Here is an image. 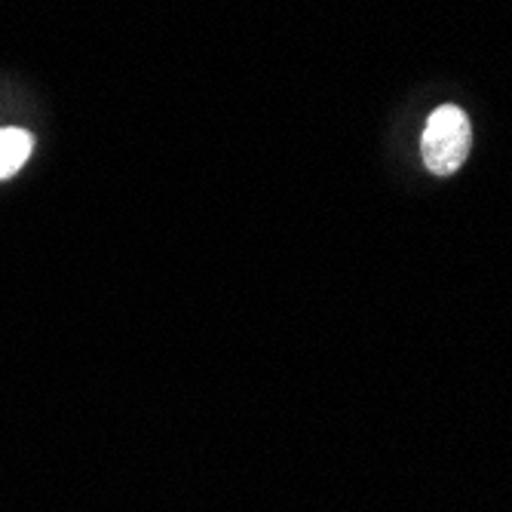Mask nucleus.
I'll list each match as a JSON object with an SVG mask.
<instances>
[{
    "label": "nucleus",
    "mask_w": 512,
    "mask_h": 512,
    "mask_svg": "<svg viewBox=\"0 0 512 512\" xmlns=\"http://www.w3.org/2000/svg\"><path fill=\"white\" fill-rule=\"evenodd\" d=\"M34 148V138L25 129H0V178H10L16 175L25 160L31 157Z\"/></svg>",
    "instance_id": "2"
},
{
    "label": "nucleus",
    "mask_w": 512,
    "mask_h": 512,
    "mask_svg": "<svg viewBox=\"0 0 512 512\" xmlns=\"http://www.w3.org/2000/svg\"><path fill=\"white\" fill-rule=\"evenodd\" d=\"M473 148V129L467 111L457 105H442L430 114L424 135H421V154L433 175H454Z\"/></svg>",
    "instance_id": "1"
}]
</instances>
